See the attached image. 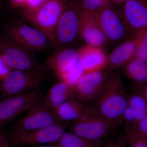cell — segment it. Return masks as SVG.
<instances>
[{
	"mask_svg": "<svg viewBox=\"0 0 147 147\" xmlns=\"http://www.w3.org/2000/svg\"><path fill=\"white\" fill-rule=\"evenodd\" d=\"M78 51L72 49H64L56 53L47 60V63L59 78L78 63Z\"/></svg>",
	"mask_w": 147,
	"mask_h": 147,
	"instance_id": "2e32d148",
	"label": "cell"
},
{
	"mask_svg": "<svg viewBox=\"0 0 147 147\" xmlns=\"http://www.w3.org/2000/svg\"><path fill=\"white\" fill-rule=\"evenodd\" d=\"M115 128L101 117L95 108L88 107L82 117L74 121L71 132L89 141L100 142Z\"/></svg>",
	"mask_w": 147,
	"mask_h": 147,
	"instance_id": "277c9868",
	"label": "cell"
},
{
	"mask_svg": "<svg viewBox=\"0 0 147 147\" xmlns=\"http://www.w3.org/2000/svg\"><path fill=\"white\" fill-rule=\"evenodd\" d=\"M128 106L136 111H147V102L142 95L134 91L128 96Z\"/></svg>",
	"mask_w": 147,
	"mask_h": 147,
	"instance_id": "cb8c5ba5",
	"label": "cell"
},
{
	"mask_svg": "<svg viewBox=\"0 0 147 147\" xmlns=\"http://www.w3.org/2000/svg\"><path fill=\"white\" fill-rule=\"evenodd\" d=\"M42 97V92L38 88L8 96L0 100V129L41 102Z\"/></svg>",
	"mask_w": 147,
	"mask_h": 147,
	"instance_id": "8992f818",
	"label": "cell"
},
{
	"mask_svg": "<svg viewBox=\"0 0 147 147\" xmlns=\"http://www.w3.org/2000/svg\"><path fill=\"white\" fill-rule=\"evenodd\" d=\"M57 146V147H58Z\"/></svg>",
	"mask_w": 147,
	"mask_h": 147,
	"instance_id": "74e56055",
	"label": "cell"
},
{
	"mask_svg": "<svg viewBox=\"0 0 147 147\" xmlns=\"http://www.w3.org/2000/svg\"><path fill=\"white\" fill-rule=\"evenodd\" d=\"M136 119L135 110L131 107L127 106L125 110L123 115V121L126 123L127 131L133 128L135 124Z\"/></svg>",
	"mask_w": 147,
	"mask_h": 147,
	"instance_id": "4316f807",
	"label": "cell"
},
{
	"mask_svg": "<svg viewBox=\"0 0 147 147\" xmlns=\"http://www.w3.org/2000/svg\"><path fill=\"white\" fill-rule=\"evenodd\" d=\"M129 147H147V138L132 131H127L126 135Z\"/></svg>",
	"mask_w": 147,
	"mask_h": 147,
	"instance_id": "484cf974",
	"label": "cell"
},
{
	"mask_svg": "<svg viewBox=\"0 0 147 147\" xmlns=\"http://www.w3.org/2000/svg\"><path fill=\"white\" fill-rule=\"evenodd\" d=\"M94 13L106 39L116 42L122 39L126 34V25L110 4Z\"/></svg>",
	"mask_w": 147,
	"mask_h": 147,
	"instance_id": "8fae6325",
	"label": "cell"
},
{
	"mask_svg": "<svg viewBox=\"0 0 147 147\" xmlns=\"http://www.w3.org/2000/svg\"><path fill=\"white\" fill-rule=\"evenodd\" d=\"M53 110L41 102L28 110L16 123L12 133L32 131L60 122Z\"/></svg>",
	"mask_w": 147,
	"mask_h": 147,
	"instance_id": "30bf717a",
	"label": "cell"
},
{
	"mask_svg": "<svg viewBox=\"0 0 147 147\" xmlns=\"http://www.w3.org/2000/svg\"><path fill=\"white\" fill-rule=\"evenodd\" d=\"M28 51L7 38L0 40V56L9 67L21 71H40Z\"/></svg>",
	"mask_w": 147,
	"mask_h": 147,
	"instance_id": "9c48e42d",
	"label": "cell"
},
{
	"mask_svg": "<svg viewBox=\"0 0 147 147\" xmlns=\"http://www.w3.org/2000/svg\"><path fill=\"white\" fill-rule=\"evenodd\" d=\"M125 73L127 76L137 84L147 83V61L134 57L127 63Z\"/></svg>",
	"mask_w": 147,
	"mask_h": 147,
	"instance_id": "ffe728a7",
	"label": "cell"
},
{
	"mask_svg": "<svg viewBox=\"0 0 147 147\" xmlns=\"http://www.w3.org/2000/svg\"><path fill=\"white\" fill-rule=\"evenodd\" d=\"M127 0H113V2L115 3L119 4L121 3H125Z\"/></svg>",
	"mask_w": 147,
	"mask_h": 147,
	"instance_id": "e575fe53",
	"label": "cell"
},
{
	"mask_svg": "<svg viewBox=\"0 0 147 147\" xmlns=\"http://www.w3.org/2000/svg\"><path fill=\"white\" fill-rule=\"evenodd\" d=\"M33 147H57L56 146H51V145H38V146H34Z\"/></svg>",
	"mask_w": 147,
	"mask_h": 147,
	"instance_id": "d590c367",
	"label": "cell"
},
{
	"mask_svg": "<svg viewBox=\"0 0 147 147\" xmlns=\"http://www.w3.org/2000/svg\"><path fill=\"white\" fill-rule=\"evenodd\" d=\"M5 34L6 37L29 51H43L52 44L42 32L20 20L10 22L5 29Z\"/></svg>",
	"mask_w": 147,
	"mask_h": 147,
	"instance_id": "3957f363",
	"label": "cell"
},
{
	"mask_svg": "<svg viewBox=\"0 0 147 147\" xmlns=\"http://www.w3.org/2000/svg\"><path fill=\"white\" fill-rule=\"evenodd\" d=\"M1 0H0V9H1Z\"/></svg>",
	"mask_w": 147,
	"mask_h": 147,
	"instance_id": "8d00e7d4",
	"label": "cell"
},
{
	"mask_svg": "<svg viewBox=\"0 0 147 147\" xmlns=\"http://www.w3.org/2000/svg\"><path fill=\"white\" fill-rule=\"evenodd\" d=\"M79 34L88 45L100 47L106 42L94 13L83 9L80 20Z\"/></svg>",
	"mask_w": 147,
	"mask_h": 147,
	"instance_id": "5bb4252c",
	"label": "cell"
},
{
	"mask_svg": "<svg viewBox=\"0 0 147 147\" xmlns=\"http://www.w3.org/2000/svg\"><path fill=\"white\" fill-rule=\"evenodd\" d=\"M84 74V69L80 62L60 77L61 81L74 88Z\"/></svg>",
	"mask_w": 147,
	"mask_h": 147,
	"instance_id": "7402d4cb",
	"label": "cell"
},
{
	"mask_svg": "<svg viewBox=\"0 0 147 147\" xmlns=\"http://www.w3.org/2000/svg\"><path fill=\"white\" fill-rule=\"evenodd\" d=\"M134 91L142 95L147 102V83L142 84H137L134 88Z\"/></svg>",
	"mask_w": 147,
	"mask_h": 147,
	"instance_id": "1f68e13d",
	"label": "cell"
},
{
	"mask_svg": "<svg viewBox=\"0 0 147 147\" xmlns=\"http://www.w3.org/2000/svg\"><path fill=\"white\" fill-rule=\"evenodd\" d=\"M87 108L79 100L71 99L66 100L52 110L58 121H74L82 117Z\"/></svg>",
	"mask_w": 147,
	"mask_h": 147,
	"instance_id": "d6986e66",
	"label": "cell"
},
{
	"mask_svg": "<svg viewBox=\"0 0 147 147\" xmlns=\"http://www.w3.org/2000/svg\"><path fill=\"white\" fill-rule=\"evenodd\" d=\"M138 39L136 35L117 47L110 54L108 63L113 67H118L128 63L135 57Z\"/></svg>",
	"mask_w": 147,
	"mask_h": 147,
	"instance_id": "e0dca14e",
	"label": "cell"
},
{
	"mask_svg": "<svg viewBox=\"0 0 147 147\" xmlns=\"http://www.w3.org/2000/svg\"><path fill=\"white\" fill-rule=\"evenodd\" d=\"M103 147H129L126 136L108 140L104 143Z\"/></svg>",
	"mask_w": 147,
	"mask_h": 147,
	"instance_id": "83f0119b",
	"label": "cell"
},
{
	"mask_svg": "<svg viewBox=\"0 0 147 147\" xmlns=\"http://www.w3.org/2000/svg\"><path fill=\"white\" fill-rule=\"evenodd\" d=\"M65 125L60 122L32 131L11 133L9 139L11 147L46 145L58 143L65 131Z\"/></svg>",
	"mask_w": 147,
	"mask_h": 147,
	"instance_id": "52a82bcc",
	"label": "cell"
},
{
	"mask_svg": "<svg viewBox=\"0 0 147 147\" xmlns=\"http://www.w3.org/2000/svg\"><path fill=\"white\" fill-rule=\"evenodd\" d=\"M81 5L84 10L94 13L110 3L108 0H81Z\"/></svg>",
	"mask_w": 147,
	"mask_h": 147,
	"instance_id": "d4e9b609",
	"label": "cell"
},
{
	"mask_svg": "<svg viewBox=\"0 0 147 147\" xmlns=\"http://www.w3.org/2000/svg\"><path fill=\"white\" fill-rule=\"evenodd\" d=\"M128 131H133L140 136L147 138V115L133 129Z\"/></svg>",
	"mask_w": 147,
	"mask_h": 147,
	"instance_id": "f1b7e54d",
	"label": "cell"
},
{
	"mask_svg": "<svg viewBox=\"0 0 147 147\" xmlns=\"http://www.w3.org/2000/svg\"><path fill=\"white\" fill-rule=\"evenodd\" d=\"M0 147H10L8 137L3 128L0 129Z\"/></svg>",
	"mask_w": 147,
	"mask_h": 147,
	"instance_id": "d6a6232c",
	"label": "cell"
},
{
	"mask_svg": "<svg viewBox=\"0 0 147 147\" xmlns=\"http://www.w3.org/2000/svg\"><path fill=\"white\" fill-rule=\"evenodd\" d=\"M123 13L125 24L131 31L147 29V0H127Z\"/></svg>",
	"mask_w": 147,
	"mask_h": 147,
	"instance_id": "4fadbf2b",
	"label": "cell"
},
{
	"mask_svg": "<svg viewBox=\"0 0 147 147\" xmlns=\"http://www.w3.org/2000/svg\"><path fill=\"white\" fill-rule=\"evenodd\" d=\"M102 141L93 142L79 137L72 132H65L58 142L59 147H103Z\"/></svg>",
	"mask_w": 147,
	"mask_h": 147,
	"instance_id": "44dd1931",
	"label": "cell"
},
{
	"mask_svg": "<svg viewBox=\"0 0 147 147\" xmlns=\"http://www.w3.org/2000/svg\"><path fill=\"white\" fill-rule=\"evenodd\" d=\"M96 110L99 115L116 128L123 121L125 110L128 106V95L119 76L108 79L96 98Z\"/></svg>",
	"mask_w": 147,
	"mask_h": 147,
	"instance_id": "6da1fadb",
	"label": "cell"
},
{
	"mask_svg": "<svg viewBox=\"0 0 147 147\" xmlns=\"http://www.w3.org/2000/svg\"><path fill=\"white\" fill-rule=\"evenodd\" d=\"M47 0H26L22 13L30 12L37 8Z\"/></svg>",
	"mask_w": 147,
	"mask_h": 147,
	"instance_id": "f546056e",
	"label": "cell"
},
{
	"mask_svg": "<svg viewBox=\"0 0 147 147\" xmlns=\"http://www.w3.org/2000/svg\"><path fill=\"white\" fill-rule=\"evenodd\" d=\"M138 44L135 57L147 61V29L136 32Z\"/></svg>",
	"mask_w": 147,
	"mask_h": 147,
	"instance_id": "603a6c76",
	"label": "cell"
},
{
	"mask_svg": "<svg viewBox=\"0 0 147 147\" xmlns=\"http://www.w3.org/2000/svg\"><path fill=\"white\" fill-rule=\"evenodd\" d=\"M79 61L84 73L101 71L108 63L105 53L99 47L88 45L79 51Z\"/></svg>",
	"mask_w": 147,
	"mask_h": 147,
	"instance_id": "9a60e30c",
	"label": "cell"
},
{
	"mask_svg": "<svg viewBox=\"0 0 147 147\" xmlns=\"http://www.w3.org/2000/svg\"><path fill=\"white\" fill-rule=\"evenodd\" d=\"M42 79L40 71L13 70L3 79L0 93L11 96L38 89Z\"/></svg>",
	"mask_w": 147,
	"mask_h": 147,
	"instance_id": "ba28073f",
	"label": "cell"
},
{
	"mask_svg": "<svg viewBox=\"0 0 147 147\" xmlns=\"http://www.w3.org/2000/svg\"><path fill=\"white\" fill-rule=\"evenodd\" d=\"M74 91V87L61 81L50 88L42 102L48 108L53 110L72 97Z\"/></svg>",
	"mask_w": 147,
	"mask_h": 147,
	"instance_id": "ac0fdd59",
	"label": "cell"
},
{
	"mask_svg": "<svg viewBox=\"0 0 147 147\" xmlns=\"http://www.w3.org/2000/svg\"><path fill=\"white\" fill-rule=\"evenodd\" d=\"M82 11L81 0H66L56 28L54 45H65L75 40L79 34Z\"/></svg>",
	"mask_w": 147,
	"mask_h": 147,
	"instance_id": "5b68a950",
	"label": "cell"
},
{
	"mask_svg": "<svg viewBox=\"0 0 147 147\" xmlns=\"http://www.w3.org/2000/svg\"><path fill=\"white\" fill-rule=\"evenodd\" d=\"M107 80L101 71L85 73L74 87V95L82 102L96 99Z\"/></svg>",
	"mask_w": 147,
	"mask_h": 147,
	"instance_id": "7c38bea8",
	"label": "cell"
},
{
	"mask_svg": "<svg viewBox=\"0 0 147 147\" xmlns=\"http://www.w3.org/2000/svg\"><path fill=\"white\" fill-rule=\"evenodd\" d=\"M11 7L14 9L23 8L25 5L26 0H9Z\"/></svg>",
	"mask_w": 147,
	"mask_h": 147,
	"instance_id": "836d02e7",
	"label": "cell"
},
{
	"mask_svg": "<svg viewBox=\"0 0 147 147\" xmlns=\"http://www.w3.org/2000/svg\"><path fill=\"white\" fill-rule=\"evenodd\" d=\"M9 68L10 67L6 64L2 58L0 56V79H3L10 72Z\"/></svg>",
	"mask_w": 147,
	"mask_h": 147,
	"instance_id": "4dcf8cb0",
	"label": "cell"
},
{
	"mask_svg": "<svg viewBox=\"0 0 147 147\" xmlns=\"http://www.w3.org/2000/svg\"><path fill=\"white\" fill-rule=\"evenodd\" d=\"M66 0H47L34 10L22 13L33 27L46 35L55 44V32Z\"/></svg>",
	"mask_w": 147,
	"mask_h": 147,
	"instance_id": "7a4b0ae2",
	"label": "cell"
}]
</instances>
